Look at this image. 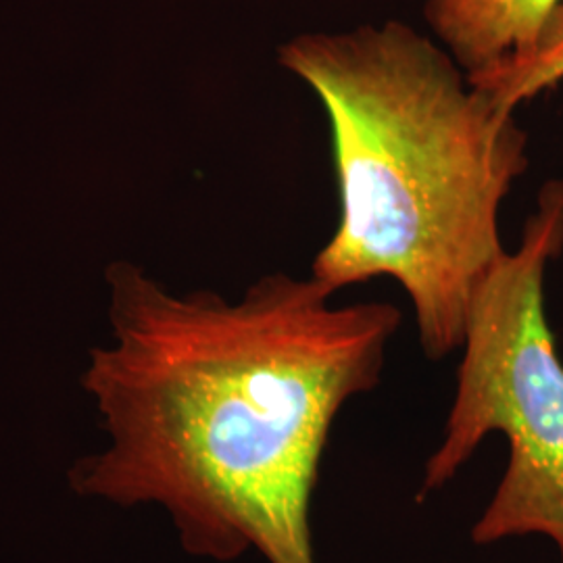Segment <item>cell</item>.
Masks as SVG:
<instances>
[{"mask_svg":"<svg viewBox=\"0 0 563 563\" xmlns=\"http://www.w3.org/2000/svg\"><path fill=\"white\" fill-rule=\"evenodd\" d=\"M109 334L81 372L102 444L67 472L86 501L155 507L181 551L216 563H318L311 504L342 409L383 383L393 302L336 305L311 274L239 299L107 272Z\"/></svg>","mask_w":563,"mask_h":563,"instance_id":"6da1fadb","label":"cell"},{"mask_svg":"<svg viewBox=\"0 0 563 563\" xmlns=\"http://www.w3.org/2000/svg\"><path fill=\"white\" fill-rule=\"evenodd\" d=\"M278 63L322 104L341 218L311 263L332 292L390 278L430 362L462 349L472 297L505 253L501 209L528 134L432 36L402 21L282 42Z\"/></svg>","mask_w":563,"mask_h":563,"instance_id":"7a4b0ae2","label":"cell"},{"mask_svg":"<svg viewBox=\"0 0 563 563\" xmlns=\"http://www.w3.org/2000/svg\"><path fill=\"white\" fill-rule=\"evenodd\" d=\"M563 253V178L541 188L520 244L478 284L443 439L423 465L418 501L453 483L484 439L501 434L509 460L481 518L478 547L544 537L563 563V362L544 309L549 263Z\"/></svg>","mask_w":563,"mask_h":563,"instance_id":"3957f363","label":"cell"},{"mask_svg":"<svg viewBox=\"0 0 563 563\" xmlns=\"http://www.w3.org/2000/svg\"><path fill=\"white\" fill-rule=\"evenodd\" d=\"M563 0H423L432 38L467 71L526 53Z\"/></svg>","mask_w":563,"mask_h":563,"instance_id":"277c9868","label":"cell"},{"mask_svg":"<svg viewBox=\"0 0 563 563\" xmlns=\"http://www.w3.org/2000/svg\"><path fill=\"white\" fill-rule=\"evenodd\" d=\"M470 80L511 111L563 84V2L547 21L539 41L526 53L474 74Z\"/></svg>","mask_w":563,"mask_h":563,"instance_id":"5b68a950","label":"cell"}]
</instances>
